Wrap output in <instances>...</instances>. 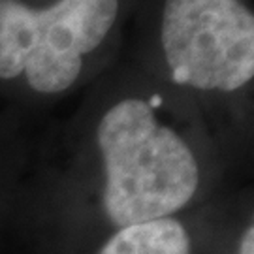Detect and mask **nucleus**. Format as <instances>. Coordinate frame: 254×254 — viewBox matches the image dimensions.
<instances>
[{"label": "nucleus", "instance_id": "nucleus-1", "mask_svg": "<svg viewBox=\"0 0 254 254\" xmlns=\"http://www.w3.org/2000/svg\"><path fill=\"white\" fill-rule=\"evenodd\" d=\"M98 145L106 164L104 207L117 226L166 218L187 205L198 189L192 151L156 121L147 102L115 104L98 125Z\"/></svg>", "mask_w": 254, "mask_h": 254}, {"label": "nucleus", "instance_id": "nucleus-2", "mask_svg": "<svg viewBox=\"0 0 254 254\" xmlns=\"http://www.w3.org/2000/svg\"><path fill=\"white\" fill-rule=\"evenodd\" d=\"M119 0H57L30 8L21 0H0V77L27 75L42 94L72 87L91 53L108 36Z\"/></svg>", "mask_w": 254, "mask_h": 254}, {"label": "nucleus", "instance_id": "nucleus-3", "mask_svg": "<svg viewBox=\"0 0 254 254\" xmlns=\"http://www.w3.org/2000/svg\"><path fill=\"white\" fill-rule=\"evenodd\" d=\"M160 38L181 85L232 92L253 79L254 15L241 0H166Z\"/></svg>", "mask_w": 254, "mask_h": 254}, {"label": "nucleus", "instance_id": "nucleus-4", "mask_svg": "<svg viewBox=\"0 0 254 254\" xmlns=\"http://www.w3.org/2000/svg\"><path fill=\"white\" fill-rule=\"evenodd\" d=\"M100 254H190V239L179 220L158 218L121 228Z\"/></svg>", "mask_w": 254, "mask_h": 254}, {"label": "nucleus", "instance_id": "nucleus-5", "mask_svg": "<svg viewBox=\"0 0 254 254\" xmlns=\"http://www.w3.org/2000/svg\"><path fill=\"white\" fill-rule=\"evenodd\" d=\"M253 245H254V232H253V226H251L245 232L243 241H241V254H254Z\"/></svg>", "mask_w": 254, "mask_h": 254}]
</instances>
